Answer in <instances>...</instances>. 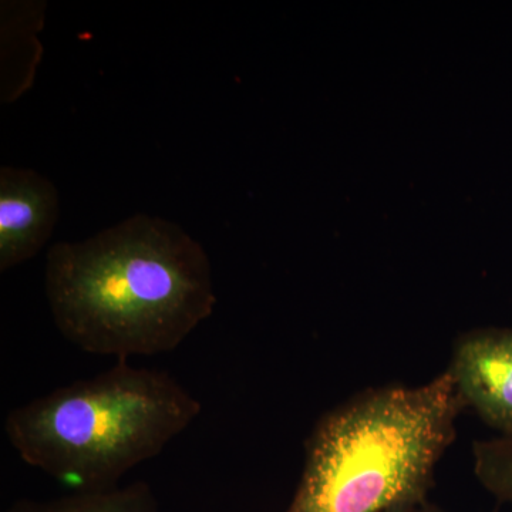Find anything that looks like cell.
<instances>
[{
    "label": "cell",
    "instance_id": "1",
    "mask_svg": "<svg viewBox=\"0 0 512 512\" xmlns=\"http://www.w3.org/2000/svg\"><path fill=\"white\" fill-rule=\"evenodd\" d=\"M57 330L92 355L173 352L217 305L210 258L180 225L136 214L46 259Z\"/></svg>",
    "mask_w": 512,
    "mask_h": 512
},
{
    "label": "cell",
    "instance_id": "2",
    "mask_svg": "<svg viewBox=\"0 0 512 512\" xmlns=\"http://www.w3.org/2000/svg\"><path fill=\"white\" fill-rule=\"evenodd\" d=\"M463 403L447 372L421 386L367 389L323 414L285 512H383L429 498Z\"/></svg>",
    "mask_w": 512,
    "mask_h": 512
},
{
    "label": "cell",
    "instance_id": "3",
    "mask_svg": "<svg viewBox=\"0 0 512 512\" xmlns=\"http://www.w3.org/2000/svg\"><path fill=\"white\" fill-rule=\"evenodd\" d=\"M201 413L170 373L120 360L10 410L5 434L28 466L73 491L117 487Z\"/></svg>",
    "mask_w": 512,
    "mask_h": 512
},
{
    "label": "cell",
    "instance_id": "4",
    "mask_svg": "<svg viewBox=\"0 0 512 512\" xmlns=\"http://www.w3.org/2000/svg\"><path fill=\"white\" fill-rule=\"evenodd\" d=\"M446 372L464 409L500 436L512 434V329L483 328L454 342Z\"/></svg>",
    "mask_w": 512,
    "mask_h": 512
},
{
    "label": "cell",
    "instance_id": "5",
    "mask_svg": "<svg viewBox=\"0 0 512 512\" xmlns=\"http://www.w3.org/2000/svg\"><path fill=\"white\" fill-rule=\"evenodd\" d=\"M55 184L29 168H0V271L35 258L59 218Z\"/></svg>",
    "mask_w": 512,
    "mask_h": 512
},
{
    "label": "cell",
    "instance_id": "6",
    "mask_svg": "<svg viewBox=\"0 0 512 512\" xmlns=\"http://www.w3.org/2000/svg\"><path fill=\"white\" fill-rule=\"evenodd\" d=\"M45 2H2V103H12L32 86L42 59L37 33L45 23Z\"/></svg>",
    "mask_w": 512,
    "mask_h": 512
},
{
    "label": "cell",
    "instance_id": "7",
    "mask_svg": "<svg viewBox=\"0 0 512 512\" xmlns=\"http://www.w3.org/2000/svg\"><path fill=\"white\" fill-rule=\"evenodd\" d=\"M6 512H160L146 481L99 491H73L53 500H19Z\"/></svg>",
    "mask_w": 512,
    "mask_h": 512
},
{
    "label": "cell",
    "instance_id": "8",
    "mask_svg": "<svg viewBox=\"0 0 512 512\" xmlns=\"http://www.w3.org/2000/svg\"><path fill=\"white\" fill-rule=\"evenodd\" d=\"M474 476L498 503L512 505V434L473 444Z\"/></svg>",
    "mask_w": 512,
    "mask_h": 512
},
{
    "label": "cell",
    "instance_id": "9",
    "mask_svg": "<svg viewBox=\"0 0 512 512\" xmlns=\"http://www.w3.org/2000/svg\"><path fill=\"white\" fill-rule=\"evenodd\" d=\"M383 512H447L440 505L431 503L429 498L423 500L410 501V503H403L394 505L389 510Z\"/></svg>",
    "mask_w": 512,
    "mask_h": 512
},
{
    "label": "cell",
    "instance_id": "10",
    "mask_svg": "<svg viewBox=\"0 0 512 512\" xmlns=\"http://www.w3.org/2000/svg\"><path fill=\"white\" fill-rule=\"evenodd\" d=\"M494 512H497V510H495Z\"/></svg>",
    "mask_w": 512,
    "mask_h": 512
}]
</instances>
